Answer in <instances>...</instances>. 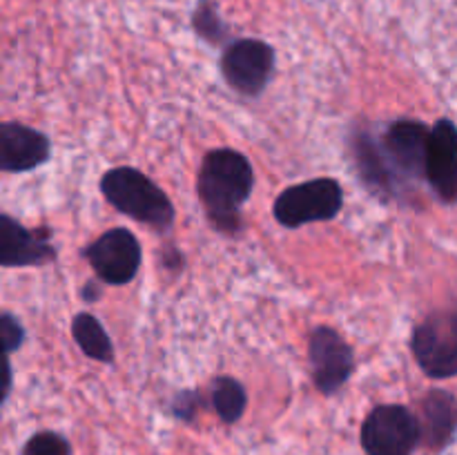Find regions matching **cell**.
I'll use <instances>...</instances> for the list:
<instances>
[{
  "label": "cell",
  "mask_w": 457,
  "mask_h": 455,
  "mask_svg": "<svg viewBox=\"0 0 457 455\" xmlns=\"http://www.w3.org/2000/svg\"><path fill=\"white\" fill-rule=\"evenodd\" d=\"M254 172L241 152L219 147L205 154L196 177V192L217 230L235 235L241 228V208L250 199Z\"/></svg>",
  "instance_id": "1"
},
{
  "label": "cell",
  "mask_w": 457,
  "mask_h": 455,
  "mask_svg": "<svg viewBox=\"0 0 457 455\" xmlns=\"http://www.w3.org/2000/svg\"><path fill=\"white\" fill-rule=\"evenodd\" d=\"M101 192L119 212L154 230H168L174 223V205L150 177L134 168H114L103 174Z\"/></svg>",
  "instance_id": "2"
},
{
  "label": "cell",
  "mask_w": 457,
  "mask_h": 455,
  "mask_svg": "<svg viewBox=\"0 0 457 455\" xmlns=\"http://www.w3.org/2000/svg\"><path fill=\"white\" fill-rule=\"evenodd\" d=\"M411 351L424 375L449 379L457 375V302L433 310L413 330Z\"/></svg>",
  "instance_id": "3"
},
{
  "label": "cell",
  "mask_w": 457,
  "mask_h": 455,
  "mask_svg": "<svg viewBox=\"0 0 457 455\" xmlns=\"http://www.w3.org/2000/svg\"><path fill=\"white\" fill-rule=\"evenodd\" d=\"M344 208V190L335 178H312V181L290 186L277 196L275 219L284 228H299L306 223L330 221Z\"/></svg>",
  "instance_id": "4"
},
{
  "label": "cell",
  "mask_w": 457,
  "mask_h": 455,
  "mask_svg": "<svg viewBox=\"0 0 457 455\" xmlns=\"http://www.w3.org/2000/svg\"><path fill=\"white\" fill-rule=\"evenodd\" d=\"M420 442V418L402 404L375 406L361 424L366 455H413Z\"/></svg>",
  "instance_id": "5"
},
{
  "label": "cell",
  "mask_w": 457,
  "mask_h": 455,
  "mask_svg": "<svg viewBox=\"0 0 457 455\" xmlns=\"http://www.w3.org/2000/svg\"><path fill=\"white\" fill-rule=\"evenodd\" d=\"M431 129L415 119H397L384 132L382 152L402 187L427 178Z\"/></svg>",
  "instance_id": "6"
},
{
  "label": "cell",
  "mask_w": 457,
  "mask_h": 455,
  "mask_svg": "<svg viewBox=\"0 0 457 455\" xmlns=\"http://www.w3.org/2000/svg\"><path fill=\"white\" fill-rule=\"evenodd\" d=\"M226 83L244 96H259L275 71V49L257 38L232 40L221 58Z\"/></svg>",
  "instance_id": "7"
},
{
  "label": "cell",
  "mask_w": 457,
  "mask_h": 455,
  "mask_svg": "<svg viewBox=\"0 0 457 455\" xmlns=\"http://www.w3.org/2000/svg\"><path fill=\"white\" fill-rule=\"evenodd\" d=\"M92 270L110 285H123L137 277L141 268V245L125 228H112L83 250Z\"/></svg>",
  "instance_id": "8"
},
{
  "label": "cell",
  "mask_w": 457,
  "mask_h": 455,
  "mask_svg": "<svg viewBox=\"0 0 457 455\" xmlns=\"http://www.w3.org/2000/svg\"><path fill=\"white\" fill-rule=\"evenodd\" d=\"M308 360H311L312 382L321 395H335L355 370L353 348L337 330L328 326L312 330L308 342Z\"/></svg>",
  "instance_id": "9"
},
{
  "label": "cell",
  "mask_w": 457,
  "mask_h": 455,
  "mask_svg": "<svg viewBox=\"0 0 457 455\" xmlns=\"http://www.w3.org/2000/svg\"><path fill=\"white\" fill-rule=\"evenodd\" d=\"M56 259V248L52 245V232L47 228L22 226L9 214L0 217V263L4 268L45 266Z\"/></svg>",
  "instance_id": "10"
},
{
  "label": "cell",
  "mask_w": 457,
  "mask_h": 455,
  "mask_svg": "<svg viewBox=\"0 0 457 455\" xmlns=\"http://www.w3.org/2000/svg\"><path fill=\"white\" fill-rule=\"evenodd\" d=\"M427 181L442 203H457V128L449 119H440L431 128Z\"/></svg>",
  "instance_id": "11"
},
{
  "label": "cell",
  "mask_w": 457,
  "mask_h": 455,
  "mask_svg": "<svg viewBox=\"0 0 457 455\" xmlns=\"http://www.w3.org/2000/svg\"><path fill=\"white\" fill-rule=\"evenodd\" d=\"M52 143L43 132L7 120L0 125V170L3 172H29L47 163Z\"/></svg>",
  "instance_id": "12"
},
{
  "label": "cell",
  "mask_w": 457,
  "mask_h": 455,
  "mask_svg": "<svg viewBox=\"0 0 457 455\" xmlns=\"http://www.w3.org/2000/svg\"><path fill=\"white\" fill-rule=\"evenodd\" d=\"M351 152L353 159H355L360 178L373 194L384 196V199H391V196L400 194L402 186L397 183L395 174H393L391 165H388L386 156H384L382 145L370 134H353Z\"/></svg>",
  "instance_id": "13"
},
{
  "label": "cell",
  "mask_w": 457,
  "mask_h": 455,
  "mask_svg": "<svg viewBox=\"0 0 457 455\" xmlns=\"http://www.w3.org/2000/svg\"><path fill=\"white\" fill-rule=\"evenodd\" d=\"M420 426L428 449H446L457 433V397L446 391H428L420 404Z\"/></svg>",
  "instance_id": "14"
},
{
  "label": "cell",
  "mask_w": 457,
  "mask_h": 455,
  "mask_svg": "<svg viewBox=\"0 0 457 455\" xmlns=\"http://www.w3.org/2000/svg\"><path fill=\"white\" fill-rule=\"evenodd\" d=\"M71 335H74L79 348L89 360L101 361V364H112L114 361V346H112L110 335H107V330L103 328V324L92 312H79L74 317Z\"/></svg>",
  "instance_id": "15"
},
{
  "label": "cell",
  "mask_w": 457,
  "mask_h": 455,
  "mask_svg": "<svg viewBox=\"0 0 457 455\" xmlns=\"http://www.w3.org/2000/svg\"><path fill=\"white\" fill-rule=\"evenodd\" d=\"M248 395L235 377H217L212 384V406L226 424H235L244 415Z\"/></svg>",
  "instance_id": "16"
},
{
  "label": "cell",
  "mask_w": 457,
  "mask_h": 455,
  "mask_svg": "<svg viewBox=\"0 0 457 455\" xmlns=\"http://www.w3.org/2000/svg\"><path fill=\"white\" fill-rule=\"evenodd\" d=\"M195 29L196 34H199L201 38L208 40V43H221L228 36V29L226 25H223L221 18H219L217 7H214L212 3H208V0H204V3L196 7Z\"/></svg>",
  "instance_id": "17"
},
{
  "label": "cell",
  "mask_w": 457,
  "mask_h": 455,
  "mask_svg": "<svg viewBox=\"0 0 457 455\" xmlns=\"http://www.w3.org/2000/svg\"><path fill=\"white\" fill-rule=\"evenodd\" d=\"M22 455H71V446L61 433L40 431L25 442Z\"/></svg>",
  "instance_id": "18"
},
{
  "label": "cell",
  "mask_w": 457,
  "mask_h": 455,
  "mask_svg": "<svg viewBox=\"0 0 457 455\" xmlns=\"http://www.w3.org/2000/svg\"><path fill=\"white\" fill-rule=\"evenodd\" d=\"M0 333H3V348L4 352H16L25 342V328L12 312H3L0 317Z\"/></svg>",
  "instance_id": "19"
},
{
  "label": "cell",
  "mask_w": 457,
  "mask_h": 455,
  "mask_svg": "<svg viewBox=\"0 0 457 455\" xmlns=\"http://www.w3.org/2000/svg\"><path fill=\"white\" fill-rule=\"evenodd\" d=\"M199 404H201L199 393H196V391H183V393H179L177 397H174L172 413L177 415V418L190 422V419L196 415V409H199Z\"/></svg>",
  "instance_id": "20"
},
{
  "label": "cell",
  "mask_w": 457,
  "mask_h": 455,
  "mask_svg": "<svg viewBox=\"0 0 457 455\" xmlns=\"http://www.w3.org/2000/svg\"><path fill=\"white\" fill-rule=\"evenodd\" d=\"M80 294H83L85 302H98V299H101V288H98L96 281H89Z\"/></svg>",
  "instance_id": "21"
}]
</instances>
